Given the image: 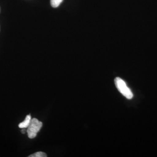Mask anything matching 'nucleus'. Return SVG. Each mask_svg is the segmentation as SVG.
I'll list each match as a JSON object with an SVG mask.
<instances>
[{
	"mask_svg": "<svg viewBox=\"0 0 157 157\" xmlns=\"http://www.w3.org/2000/svg\"><path fill=\"white\" fill-rule=\"evenodd\" d=\"M115 84L119 91L128 99L133 98V94L132 91L127 86L125 82L119 77L115 79Z\"/></svg>",
	"mask_w": 157,
	"mask_h": 157,
	"instance_id": "1",
	"label": "nucleus"
},
{
	"mask_svg": "<svg viewBox=\"0 0 157 157\" xmlns=\"http://www.w3.org/2000/svg\"><path fill=\"white\" fill-rule=\"evenodd\" d=\"M25 129H22V130H21V133H22V134H24V133H25Z\"/></svg>",
	"mask_w": 157,
	"mask_h": 157,
	"instance_id": "6",
	"label": "nucleus"
},
{
	"mask_svg": "<svg viewBox=\"0 0 157 157\" xmlns=\"http://www.w3.org/2000/svg\"><path fill=\"white\" fill-rule=\"evenodd\" d=\"M42 123L36 118L31 119L30 123L28 127V135L30 139L35 138L36 136L37 133L39 132L42 128Z\"/></svg>",
	"mask_w": 157,
	"mask_h": 157,
	"instance_id": "2",
	"label": "nucleus"
},
{
	"mask_svg": "<svg viewBox=\"0 0 157 157\" xmlns=\"http://www.w3.org/2000/svg\"><path fill=\"white\" fill-rule=\"evenodd\" d=\"M63 1V0H51V5L53 8H57L59 6Z\"/></svg>",
	"mask_w": 157,
	"mask_h": 157,
	"instance_id": "5",
	"label": "nucleus"
},
{
	"mask_svg": "<svg viewBox=\"0 0 157 157\" xmlns=\"http://www.w3.org/2000/svg\"><path fill=\"white\" fill-rule=\"evenodd\" d=\"M47 155L43 152L39 151L29 156V157H46Z\"/></svg>",
	"mask_w": 157,
	"mask_h": 157,
	"instance_id": "4",
	"label": "nucleus"
},
{
	"mask_svg": "<svg viewBox=\"0 0 157 157\" xmlns=\"http://www.w3.org/2000/svg\"><path fill=\"white\" fill-rule=\"evenodd\" d=\"M31 121V116L30 115H27L25 120L22 122L21 123L18 125V127L20 128H28Z\"/></svg>",
	"mask_w": 157,
	"mask_h": 157,
	"instance_id": "3",
	"label": "nucleus"
}]
</instances>
